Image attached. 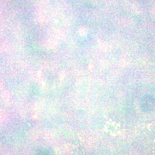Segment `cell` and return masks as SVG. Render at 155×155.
<instances>
[{"label":"cell","mask_w":155,"mask_h":155,"mask_svg":"<svg viewBox=\"0 0 155 155\" xmlns=\"http://www.w3.org/2000/svg\"><path fill=\"white\" fill-rule=\"evenodd\" d=\"M59 69L53 66H45L41 69L40 78L43 86L46 87L52 88L59 85Z\"/></svg>","instance_id":"cell-1"}]
</instances>
